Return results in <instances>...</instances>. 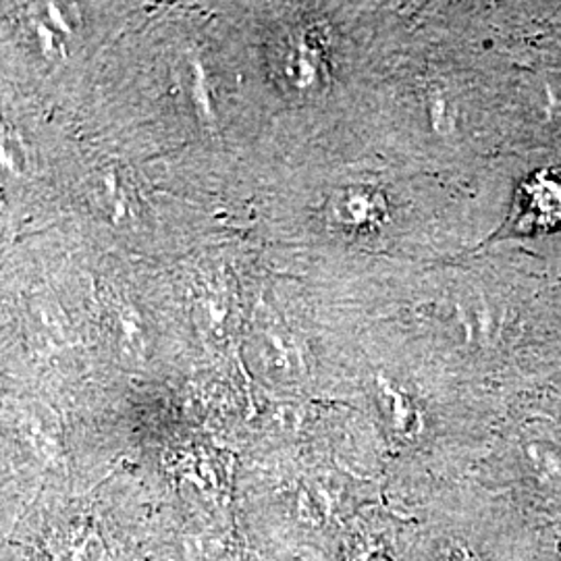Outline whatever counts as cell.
Instances as JSON below:
<instances>
[{
	"label": "cell",
	"mask_w": 561,
	"mask_h": 561,
	"mask_svg": "<svg viewBox=\"0 0 561 561\" xmlns=\"http://www.w3.org/2000/svg\"><path fill=\"white\" fill-rule=\"evenodd\" d=\"M329 213L347 231H368L385 221L387 202L377 190L347 187L333 196Z\"/></svg>",
	"instance_id": "cell-1"
},
{
	"label": "cell",
	"mask_w": 561,
	"mask_h": 561,
	"mask_svg": "<svg viewBox=\"0 0 561 561\" xmlns=\"http://www.w3.org/2000/svg\"><path fill=\"white\" fill-rule=\"evenodd\" d=\"M381 396L382 400L387 401V405H389V416H391L393 426L400 433H408V428H412L414 422H416L412 403L400 391H393L389 385H382Z\"/></svg>",
	"instance_id": "cell-3"
},
{
	"label": "cell",
	"mask_w": 561,
	"mask_h": 561,
	"mask_svg": "<svg viewBox=\"0 0 561 561\" xmlns=\"http://www.w3.org/2000/svg\"><path fill=\"white\" fill-rule=\"evenodd\" d=\"M312 32H298L283 53V73L298 90L319 88L324 78V53Z\"/></svg>",
	"instance_id": "cell-2"
}]
</instances>
